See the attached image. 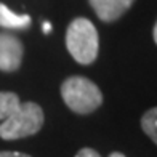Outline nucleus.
Returning a JSON list of instances; mask_svg holds the SVG:
<instances>
[{
    "mask_svg": "<svg viewBox=\"0 0 157 157\" xmlns=\"http://www.w3.org/2000/svg\"><path fill=\"white\" fill-rule=\"evenodd\" d=\"M19 98L13 91H0V122L11 116V112L19 106Z\"/></svg>",
    "mask_w": 157,
    "mask_h": 157,
    "instance_id": "nucleus-7",
    "label": "nucleus"
},
{
    "mask_svg": "<svg viewBox=\"0 0 157 157\" xmlns=\"http://www.w3.org/2000/svg\"><path fill=\"white\" fill-rule=\"evenodd\" d=\"M42 29H44V32H45V34L52 32V24H50V23H47V21H45V23H44V26H42Z\"/></svg>",
    "mask_w": 157,
    "mask_h": 157,
    "instance_id": "nucleus-11",
    "label": "nucleus"
},
{
    "mask_svg": "<svg viewBox=\"0 0 157 157\" xmlns=\"http://www.w3.org/2000/svg\"><path fill=\"white\" fill-rule=\"evenodd\" d=\"M0 157H31V155L23 154V152H16V151H2L0 152Z\"/></svg>",
    "mask_w": 157,
    "mask_h": 157,
    "instance_id": "nucleus-10",
    "label": "nucleus"
},
{
    "mask_svg": "<svg viewBox=\"0 0 157 157\" xmlns=\"http://www.w3.org/2000/svg\"><path fill=\"white\" fill-rule=\"evenodd\" d=\"M31 26L29 15H16L6 5L0 3V27L5 29H26Z\"/></svg>",
    "mask_w": 157,
    "mask_h": 157,
    "instance_id": "nucleus-6",
    "label": "nucleus"
},
{
    "mask_svg": "<svg viewBox=\"0 0 157 157\" xmlns=\"http://www.w3.org/2000/svg\"><path fill=\"white\" fill-rule=\"evenodd\" d=\"M152 35H154V42L157 44V23H155V26H154V31H152Z\"/></svg>",
    "mask_w": 157,
    "mask_h": 157,
    "instance_id": "nucleus-12",
    "label": "nucleus"
},
{
    "mask_svg": "<svg viewBox=\"0 0 157 157\" xmlns=\"http://www.w3.org/2000/svg\"><path fill=\"white\" fill-rule=\"evenodd\" d=\"M141 128L157 144V108H152L144 112V116L141 117Z\"/></svg>",
    "mask_w": 157,
    "mask_h": 157,
    "instance_id": "nucleus-8",
    "label": "nucleus"
},
{
    "mask_svg": "<svg viewBox=\"0 0 157 157\" xmlns=\"http://www.w3.org/2000/svg\"><path fill=\"white\" fill-rule=\"evenodd\" d=\"M61 96L66 106L75 114H90L103 103V93L87 77L74 75L61 85Z\"/></svg>",
    "mask_w": 157,
    "mask_h": 157,
    "instance_id": "nucleus-2",
    "label": "nucleus"
},
{
    "mask_svg": "<svg viewBox=\"0 0 157 157\" xmlns=\"http://www.w3.org/2000/svg\"><path fill=\"white\" fill-rule=\"evenodd\" d=\"M109 157H125L122 152H112V154H109Z\"/></svg>",
    "mask_w": 157,
    "mask_h": 157,
    "instance_id": "nucleus-13",
    "label": "nucleus"
},
{
    "mask_svg": "<svg viewBox=\"0 0 157 157\" xmlns=\"http://www.w3.org/2000/svg\"><path fill=\"white\" fill-rule=\"evenodd\" d=\"M88 2L99 19L104 23H112L130 8L135 0H88Z\"/></svg>",
    "mask_w": 157,
    "mask_h": 157,
    "instance_id": "nucleus-5",
    "label": "nucleus"
},
{
    "mask_svg": "<svg viewBox=\"0 0 157 157\" xmlns=\"http://www.w3.org/2000/svg\"><path fill=\"white\" fill-rule=\"evenodd\" d=\"M66 47L78 64H91L98 58L99 37L90 19L75 18L66 32Z\"/></svg>",
    "mask_w": 157,
    "mask_h": 157,
    "instance_id": "nucleus-1",
    "label": "nucleus"
},
{
    "mask_svg": "<svg viewBox=\"0 0 157 157\" xmlns=\"http://www.w3.org/2000/svg\"><path fill=\"white\" fill-rule=\"evenodd\" d=\"M24 55V47L16 35L0 32V71L15 72L19 69Z\"/></svg>",
    "mask_w": 157,
    "mask_h": 157,
    "instance_id": "nucleus-4",
    "label": "nucleus"
},
{
    "mask_svg": "<svg viewBox=\"0 0 157 157\" xmlns=\"http://www.w3.org/2000/svg\"><path fill=\"white\" fill-rule=\"evenodd\" d=\"M44 125V111L37 103L27 101L19 106L0 125V138L19 140L35 135Z\"/></svg>",
    "mask_w": 157,
    "mask_h": 157,
    "instance_id": "nucleus-3",
    "label": "nucleus"
},
{
    "mask_svg": "<svg viewBox=\"0 0 157 157\" xmlns=\"http://www.w3.org/2000/svg\"><path fill=\"white\" fill-rule=\"evenodd\" d=\"M75 157H101V155H99L95 149H91V147H83V149H80V151L75 154Z\"/></svg>",
    "mask_w": 157,
    "mask_h": 157,
    "instance_id": "nucleus-9",
    "label": "nucleus"
}]
</instances>
